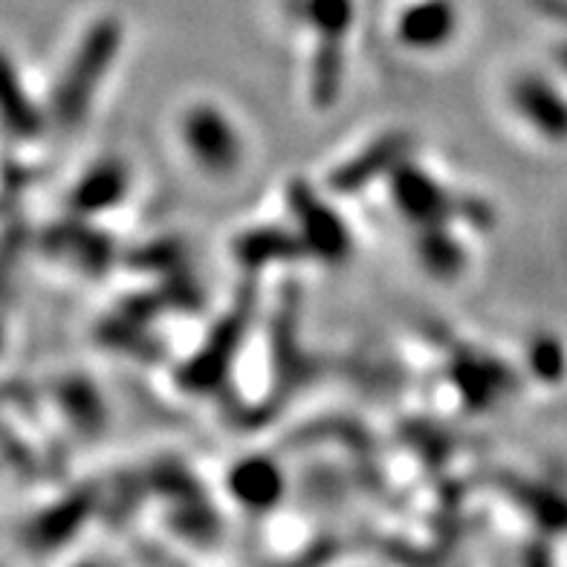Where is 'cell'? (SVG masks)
I'll list each match as a JSON object with an SVG mask.
<instances>
[{
  "mask_svg": "<svg viewBox=\"0 0 567 567\" xmlns=\"http://www.w3.org/2000/svg\"><path fill=\"white\" fill-rule=\"evenodd\" d=\"M183 140L188 154L206 172H231L240 159V136L224 113L212 105H197L183 120Z\"/></svg>",
  "mask_w": 567,
  "mask_h": 567,
  "instance_id": "1",
  "label": "cell"
},
{
  "mask_svg": "<svg viewBox=\"0 0 567 567\" xmlns=\"http://www.w3.org/2000/svg\"><path fill=\"white\" fill-rule=\"evenodd\" d=\"M513 105L542 136L553 142L567 140V99L547 79L522 75L513 84Z\"/></svg>",
  "mask_w": 567,
  "mask_h": 567,
  "instance_id": "2",
  "label": "cell"
},
{
  "mask_svg": "<svg viewBox=\"0 0 567 567\" xmlns=\"http://www.w3.org/2000/svg\"><path fill=\"white\" fill-rule=\"evenodd\" d=\"M455 32V9L446 0H423L411 7L400 21V41L420 50L446 44Z\"/></svg>",
  "mask_w": 567,
  "mask_h": 567,
  "instance_id": "3",
  "label": "cell"
},
{
  "mask_svg": "<svg viewBox=\"0 0 567 567\" xmlns=\"http://www.w3.org/2000/svg\"><path fill=\"white\" fill-rule=\"evenodd\" d=\"M231 489L249 507H269L276 501L278 489H281V481H278V472L269 463L249 461L235 470Z\"/></svg>",
  "mask_w": 567,
  "mask_h": 567,
  "instance_id": "4",
  "label": "cell"
},
{
  "mask_svg": "<svg viewBox=\"0 0 567 567\" xmlns=\"http://www.w3.org/2000/svg\"><path fill=\"white\" fill-rule=\"evenodd\" d=\"M533 365H536V371L542 373V377H547V380H559L567 368L565 348L550 337L542 339V342L536 344V351H533Z\"/></svg>",
  "mask_w": 567,
  "mask_h": 567,
  "instance_id": "5",
  "label": "cell"
}]
</instances>
